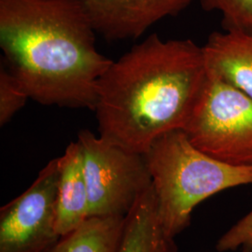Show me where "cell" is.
<instances>
[{"instance_id": "1", "label": "cell", "mask_w": 252, "mask_h": 252, "mask_svg": "<svg viewBox=\"0 0 252 252\" xmlns=\"http://www.w3.org/2000/svg\"><path fill=\"white\" fill-rule=\"evenodd\" d=\"M208 79L203 47L153 34L112 62L98 85L100 136L135 153L184 129Z\"/></svg>"}, {"instance_id": "2", "label": "cell", "mask_w": 252, "mask_h": 252, "mask_svg": "<svg viewBox=\"0 0 252 252\" xmlns=\"http://www.w3.org/2000/svg\"><path fill=\"white\" fill-rule=\"evenodd\" d=\"M95 34L77 0H0L5 65L39 104L95 109L113 62L98 52Z\"/></svg>"}, {"instance_id": "3", "label": "cell", "mask_w": 252, "mask_h": 252, "mask_svg": "<svg viewBox=\"0 0 252 252\" xmlns=\"http://www.w3.org/2000/svg\"><path fill=\"white\" fill-rule=\"evenodd\" d=\"M144 155L160 220L174 238L189 225L201 202L224 189L252 184V166H234L207 155L182 129L159 136Z\"/></svg>"}, {"instance_id": "4", "label": "cell", "mask_w": 252, "mask_h": 252, "mask_svg": "<svg viewBox=\"0 0 252 252\" xmlns=\"http://www.w3.org/2000/svg\"><path fill=\"white\" fill-rule=\"evenodd\" d=\"M200 151L234 166H252V97L208 74L186 127Z\"/></svg>"}, {"instance_id": "5", "label": "cell", "mask_w": 252, "mask_h": 252, "mask_svg": "<svg viewBox=\"0 0 252 252\" xmlns=\"http://www.w3.org/2000/svg\"><path fill=\"white\" fill-rule=\"evenodd\" d=\"M90 217H126L153 186L144 154L128 151L89 130L78 135Z\"/></svg>"}, {"instance_id": "6", "label": "cell", "mask_w": 252, "mask_h": 252, "mask_svg": "<svg viewBox=\"0 0 252 252\" xmlns=\"http://www.w3.org/2000/svg\"><path fill=\"white\" fill-rule=\"evenodd\" d=\"M59 158L46 164L36 180L0 210V252H43L56 233Z\"/></svg>"}, {"instance_id": "7", "label": "cell", "mask_w": 252, "mask_h": 252, "mask_svg": "<svg viewBox=\"0 0 252 252\" xmlns=\"http://www.w3.org/2000/svg\"><path fill=\"white\" fill-rule=\"evenodd\" d=\"M94 31L109 41L135 39L155 23L177 16L194 0H77Z\"/></svg>"}, {"instance_id": "8", "label": "cell", "mask_w": 252, "mask_h": 252, "mask_svg": "<svg viewBox=\"0 0 252 252\" xmlns=\"http://www.w3.org/2000/svg\"><path fill=\"white\" fill-rule=\"evenodd\" d=\"M203 51L209 75L252 97V30L213 32Z\"/></svg>"}, {"instance_id": "9", "label": "cell", "mask_w": 252, "mask_h": 252, "mask_svg": "<svg viewBox=\"0 0 252 252\" xmlns=\"http://www.w3.org/2000/svg\"><path fill=\"white\" fill-rule=\"evenodd\" d=\"M59 158L56 233L63 237L89 218V196L83 171L81 144L71 142Z\"/></svg>"}, {"instance_id": "10", "label": "cell", "mask_w": 252, "mask_h": 252, "mask_svg": "<svg viewBox=\"0 0 252 252\" xmlns=\"http://www.w3.org/2000/svg\"><path fill=\"white\" fill-rule=\"evenodd\" d=\"M174 237L163 228L152 186L126 216L118 252H177Z\"/></svg>"}, {"instance_id": "11", "label": "cell", "mask_w": 252, "mask_h": 252, "mask_svg": "<svg viewBox=\"0 0 252 252\" xmlns=\"http://www.w3.org/2000/svg\"><path fill=\"white\" fill-rule=\"evenodd\" d=\"M126 217H90L43 252H118Z\"/></svg>"}, {"instance_id": "12", "label": "cell", "mask_w": 252, "mask_h": 252, "mask_svg": "<svg viewBox=\"0 0 252 252\" xmlns=\"http://www.w3.org/2000/svg\"><path fill=\"white\" fill-rule=\"evenodd\" d=\"M203 9L219 11L223 30H252V0H201Z\"/></svg>"}, {"instance_id": "13", "label": "cell", "mask_w": 252, "mask_h": 252, "mask_svg": "<svg viewBox=\"0 0 252 252\" xmlns=\"http://www.w3.org/2000/svg\"><path fill=\"white\" fill-rule=\"evenodd\" d=\"M29 95L8 67L0 68V126L7 125L20 109L25 107Z\"/></svg>"}, {"instance_id": "14", "label": "cell", "mask_w": 252, "mask_h": 252, "mask_svg": "<svg viewBox=\"0 0 252 252\" xmlns=\"http://www.w3.org/2000/svg\"><path fill=\"white\" fill-rule=\"evenodd\" d=\"M217 250L220 252H252V210L220 237Z\"/></svg>"}, {"instance_id": "15", "label": "cell", "mask_w": 252, "mask_h": 252, "mask_svg": "<svg viewBox=\"0 0 252 252\" xmlns=\"http://www.w3.org/2000/svg\"><path fill=\"white\" fill-rule=\"evenodd\" d=\"M38 252V251H32V252Z\"/></svg>"}]
</instances>
